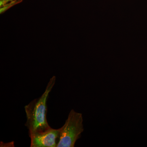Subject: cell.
I'll return each instance as SVG.
<instances>
[{"label":"cell","instance_id":"cell-1","mask_svg":"<svg viewBox=\"0 0 147 147\" xmlns=\"http://www.w3.org/2000/svg\"><path fill=\"white\" fill-rule=\"evenodd\" d=\"M56 82V77L53 76L47 84L41 96L32 100L25 106L27 121L25 124L29 129V135L44 132L51 128L46 118L47 111L46 105L47 98Z\"/></svg>","mask_w":147,"mask_h":147},{"label":"cell","instance_id":"cell-2","mask_svg":"<svg viewBox=\"0 0 147 147\" xmlns=\"http://www.w3.org/2000/svg\"><path fill=\"white\" fill-rule=\"evenodd\" d=\"M82 114L71 110L62 127L59 129L57 147H73L84 131Z\"/></svg>","mask_w":147,"mask_h":147},{"label":"cell","instance_id":"cell-3","mask_svg":"<svg viewBox=\"0 0 147 147\" xmlns=\"http://www.w3.org/2000/svg\"><path fill=\"white\" fill-rule=\"evenodd\" d=\"M59 129L51 127L49 130L29 135L31 147H57Z\"/></svg>","mask_w":147,"mask_h":147},{"label":"cell","instance_id":"cell-4","mask_svg":"<svg viewBox=\"0 0 147 147\" xmlns=\"http://www.w3.org/2000/svg\"><path fill=\"white\" fill-rule=\"evenodd\" d=\"M23 0H1L0 1V13H4L9 9L21 3Z\"/></svg>","mask_w":147,"mask_h":147}]
</instances>
